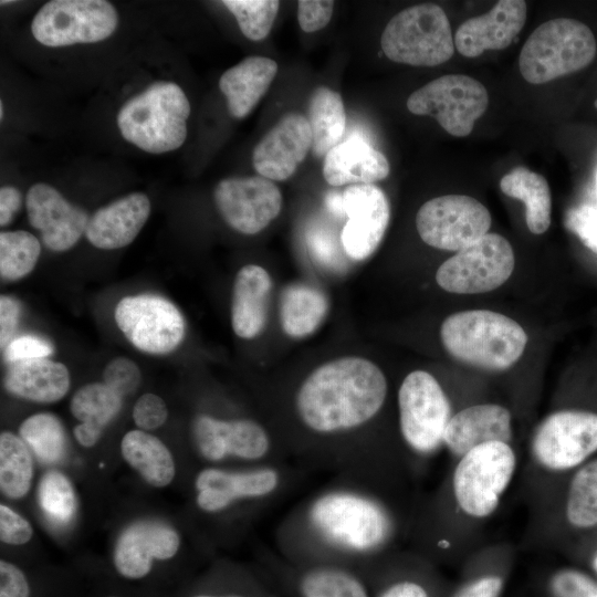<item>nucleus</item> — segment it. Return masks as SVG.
<instances>
[{"instance_id":"nucleus-1","label":"nucleus","mask_w":597,"mask_h":597,"mask_svg":"<svg viewBox=\"0 0 597 597\" xmlns=\"http://www.w3.org/2000/svg\"><path fill=\"white\" fill-rule=\"evenodd\" d=\"M341 476L301 502L279 526V548L289 562L355 569L390 542L391 515L365 486L363 472L343 471Z\"/></svg>"},{"instance_id":"nucleus-2","label":"nucleus","mask_w":597,"mask_h":597,"mask_svg":"<svg viewBox=\"0 0 597 597\" xmlns=\"http://www.w3.org/2000/svg\"><path fill=\"white\" fill-rule=\"evenodd\" d=\"M387 394L386 376L375 363L344 356L317 366L301 381L293 409L307 433L337 444L377 417Z\"/></svg>"},{"instance_id":"nucleus-3","label":"nucleus","mask_w":597,"mask_h":597,"mask_svg":"<svg viewBox=\"0 0 597 597\" xmlns=\"http://www.w3.org/2000/svg\"><path fill=\"white\" fill-rule=\"evenodd\" d=\"M440 337L457 360L492 371L512 367L527 344V335L517 322L489 310L449 315L441 324Z\"/></svg>"},{"instance_id":"nucleus-4","label":"nucleus","mask_w":597,"mask_h":597,"mask_svg":"<svg viewBox=\"0 0 597 597\" xmlns=\"http://www.w3.org/2000/svg\"><path fill=\"white\" fill-rule=\"evenodd\" d=\"M190 104L174 82H155L129 98L118 111L122 136L150 154L179 148L187 137Z\"/></svg>"},{"instance_id":"nucleus-5","label":"nucleus","mask_w":597,"mask_h":597,"mask_svg":"<svg viewBox=\"0 0 597 597\" xmlns=\"http://www.w3.org/2000/svg\"><path fill=\"white\" fill-rule=\"evenodd\" d=\"M596 51L594 33L585 23L566 18L548 20L521 49L520 72L528 83L543 84L586 67Z\"/></svg>"},{"instance_id":"nucleus-6","label":"nucleus","mask_w":597,"mask_h":597,"mask_svg":"<svg viewBox=\"0 0 597 597\" xmlns=\"http://www.w3.org/2000/svg\"><path fill=\"white\" fill-rule=\"evenodd\" d=\"M294 478L284 461L235 470L205 468L196 476V503L209 514L244 502L272 505L285 494Z\"/></svg>"},{"instance_id":"nucleus-7","label":"nucleus","mask_w":597,"mask_h":597,"mask_svg":"<svg viewBox=\"0 0 597 597\" xmlns=\"http://www.w3.org/2000/svg\"><path fill=\"white\" fill-rule=\"evenodd\" d=\"M380 45L390 61L413 66L442 64L455 49L449 19L433 3L416 4L394 15L383 31Z\"/></svg>"},{"instance_id":"nucleus-8","label":"nucleus","mask_w":597,"mask_h":597,"mask_svg":"<svg viewBox=\"0 0 597 597\" xmlns=\"http://www.w3.org/2000/svg\"><path fill=\"white\" fill-rule=\"evenodd\" d=\"M516 467L507 442L480 444L461 457L452 478L454 499L469 516L486 517L498 507Z\"/></svg>"},{"instance_id":"nucleus-9","label":"nucleus","mask_w":597,"mask_h":597,"mask_svg":"<svg viewBox=\"0 0 597 597\" xmlns=\"http://www.w3.org/2000/svg\"><path fill=\"white\" fill-rule=\"evenodd\" d=\"M397 404L399 429L407 447L419 455L437 451L452 417L438 380L426 370L409 373L398 389Z\"/></svg>"},{"instance_id":"nucleus-10","label":"nucleus","mask_w":597,"mask_h":597,"mask_svg":"<svg viewBox=\"0 0 597 597\" xmlns=\"http://www.w3.org/2000/svg\"><path fill=\"white\" fill-rule=\"evenodd\" d=\"M117 24V11L108 1L52 0L34 15L31 32L41 44L57 48L103 41Z\"/></svg>"},{"instance_id":"nucleus-11","label":"nucleus","mask_w":597,"mask_h":597,"mask_svg":"<svg viewBox=\"0 0 597 597\" xmlns=\"http://www.w3.org/2000/svg\"><path fill=\"white\" fill-rule=\"evenodd\" d=\"M489 96L484 85L464 74H447L418 88L407 100L416 115H428L455 137L468 136L486 111Z\"/></svg>"},{"instance_id":"nucleus-12","label":"nucleus","mask_w":597,"mask_h":597,"mask_svg":"<svg viewBox=\"0 0 597 597\" xmlns=\"http://www.w3.org/2000/svg\"><path fill=\"white\" fill-rule=\"evenodd\" d=\"M192 438L200 457L213 463L227 459L252 464L284 460L271 432L249 418L221 419L200 413L192 421Z\"/></svg>"},{"instance_id":"nucleus-13","label":"nucleus","mask_w":597,"mask_h":597,"mask_svg":"<svg viewBox=\"0 0 597 597\" xmlns=\"http://www.w3.org/2000/svg\"><path fill=\"white\" fill-rule=\"evenodd\" d=\"M514 264L511 243L499 233H486L446 260L436 273V281L450 293H485L505 283Z\"/></svg>"},{"instance_id":"nucleus-14","label":"nucleus","mask_w":597,"mask_h":597,"mask_svg":"<svg viewBox=\"0 0 597 597\" xmlns=\"http://www.w3.org/2000/svg\"><path fill=\"white\" fill-rule=\"evenodd\" d=\"M491 223L488 208L464 195L432 198L416 214V228L425 243L455 252L489 233Z\"/></svg>"},{"instance_id":"nucleus-15","label":"nucleus","mask_w":597,"mask_h":597,"mask_svg":"<svg viewBox=\"0 0 597 597\" xmlns=\"http://www.w3.org/2000/svg\"><path fill=\"white\" fill-rule=\"evenodd\" d=\"M114 317L125 337L147 354H168L180 345L185 336L180 311L159 295L125 296L118 302Z\"/></svg>"},{"instance_id":"nucleus-16","label":"nucleus","mask_w":597,"mask_h":597,"mask_svg":"<svg viewBox=\"0 0 597 597\" xmlns=\"http://www.w3.org/2000/svg\"><path fill=\"white\" fill-rule=\"evenodd\" d=\"M597 450V415L561 410L546 417L535 431L532 451L537 462L553 471L577 467Z\"/></svg>"},{"instance_id":"nucleus-17","label":"nucleus","mask_w":597,"mask_h":597,"mask_svg":"<svg viewBox=\"0 0 597 597\" xmlns=\"http://www.w3.org/2000/svg\"><path fill=\"white\" fill-rule=\"evenodd\" d=\"M213 199L222 219L242 234H256L282 210L279 187L262 176L230 177L218 182Z\"/></svg>"},{"instance_id":"nucleus-18","label":"nucleus","mask_w":597,"mask_h":597,"mask_svg":"<svg viewBox=\"0 0 597 597\" xmlns=\"http://www.w3.org/2000/svg\"><path fill=\"white\" fill-rule=\"evenodd\" d=\"M347 221L341 233L345 254L354 261L369 258L379 247L390 219L386 193L374 184L352 185L341 195Z\"/></svg>"},{"instance_id":"nucleus-19","label":"nucleus","mask_w":597,"mask_h":597,"mask_svg":"<svg viewBox=\"0 0 597 597\" xmlns=\"http://www.w3.org/2000/svg\"><path fill=\"white\" fill-rule=\"evenodd\" d=\"M30 224L41 232L46 248L63 252L74 247L85 233L90 217L69 202L50 185L34 184L25 197Z\"/></svg>"},{"instance_id":"nucleus-20","label":"nucleus","mask_w":597,"mask_h":597,"mask_svg":"<svg viewBox=\"0 0 597 597\" xmlns=\"http://www.w3.org/2000/svg\"><path fill=\"white\" fill-rule=\"evenodd\" d=\"M312 148L307 118L287 113L261 138L252 151L255 171L274 181L289 179Z\"/></svg>"},{"instance_id":"nucleus-21","label":"nucleus","mask_w":597,"mask_h":597,"mask_svg":"<svg viewBox=\"0 0 597 597\" xmlns=\"http://www.w3.org/2000/svg\"><path fill=\"white\" fill-rule=\"evenodd\" d=\"M179 546V534L168 524L137 521L121 533L114 549V566L126 579H142L151 572L154 561L172 558Z\"/></svg>"},{"instance_id":"nucleus-22","label":"nucleus","mask_w":597,"mask_h":597,"mask_svg":"<svg viewBox=\"0 0 597 597\" xmlns=\"http://www.w3.org/2000/svg\"><path fill=\"white\" fill-rule=\"evenodd\" d=\"M527 6L523 0H500L486 13L464 21L457 30L454 48L465 57L486 50L507 48L523 29Z\"/></svg>"},{"instance_id":"nucleus-23","label":"nucleus","mask_w":597,"mask_h":597,"mask_svg":"<svg viewBox=\"0 0 597 597\" xmlns=\"http://www.w3.org/2000/svg\"><path fill=\"white\" fill-rule=\"evenodd\" d=\"M150 213V201L143 192H132L96 210L90 217L85 237L103 250H115L130 244Z\"/></svg>"},{"instance_id":"nucleus-24","label":"nucleus","mask_w":597,"mask_h":597,"mask_svg":"<svg viewBox=\"0 0 597 597\" xmlns=\"http://www.w3.org/2000/svg\"><path fill=\"white\" fill-rule=\"evenodd\" d=\"M512 437L510 411L496 404L467 407L450 418L443 444L455 455L462 457L473 448L492 442H507Z\"/></svg>"},{"instance_id":"nucleus-25","label":"nucleus","mask_w":597,"mask_h":597,"mask_svg":"<svg viewBox=\"0 0 597 597\" xmlns=\"http://www.w3.org/2000/svg\"><path fill=\"white\" fill-rule=\"evenodd\" d=\"M272 277L258 264L242 266L234 279L231 303V326L243 339L259 336L268 322Z\"/></svg>"},{"instance_id":"nucleus-26","label":"nucleus","mask_w":597,"mask_h":597,"mask_svg":"<svg viewBox=\"0 0 597 597\" xmlns=\"http://www.w3.org/2000/svg\"><path fill=\"white\" fill-rule=\"evenodd\" d=\"M322 171L326 182L333 187L369 185L387 178L390 166L383 153L354 136L325 155Z\"/></svg>"},{"instance_id":"nucleus-27","label":"nucleus","mask_w":597,"mask_h":597,"mask_svg":"<svg viewBox=\"0 0 597 597\" xmlns=\"http://www.w3.org/2000/svg\"><path fill=\"white\" fill-rule=\"evenodd\" d=\"M296 597H370L359 572L334 563H292L286 572Z\"/></svg>"},{"instance_id":"nucleus-28","label":"nucleus","mask_w":597,"mask_h":597,"mask_svg":"<svg viewBox=\"0 0 597 597\" xmlns=\"http://www.w3.org/2000/svg\"><path fill=\"white\" fill-rule=\"evenodd\" d=\"M277 72L274 60L249 56L228 69L219 80V88L227 98L230 115L247 117L264 96Z\"/></svg>"},{"instance_id":"nucleus-29","label":"nucleus","mask_w":597,"mask_h":597,"mask_svg":"<svg viewBox=\"0 0 597 597\" xmlns=\"http://www.w3.org/2000/svg\"><path fill=\"white\" fill-rule=\"evenodd\" d=\"M3 384L15 397L35 402L61 400L70 388V373L65 365L39 358L8 365Z\"/></svg>"},{"instance_id":"nucleus-30","label":"nucleus","mask_w":597,"mask_h":597,"mask_svg":"<svg viewBox=\"0 0 597 597\" xmlns=\"http://www.w3.org/2000/svg\"><path fill=\"white\" fill-rule=\"evenodd\" d=\"M123 398L104 383L87 384L73 395L70 410L81 423L74 427L76 441L91 448L97 443L103 430L118 415Z\"/></svg>"},{"instance_id":"nucleus-31","label":"nucleus","mask_w":597,"mask_h":597,"mask_svg":"<svg viewBox=\"0 0 597 597\" xmlns=\"http://www.w3.org/2000/svg\"><path fill=\"white\" fill-rule=\"evenodd\" d=\"M328 307V300L320 289L302 282L291 283L281 294V327L292 338H304L321 326Z\"/></svg>"},{"instance_id":"nucleus-32","label":"nucleus","mask_w":597,"mask_h":597,"mask_svg":"<svg viewBox=\"0 0 597 597\" xmlns=\"http://www.w3.org/2000/svg\"><path fill=\"white\" fill-rule=\"evenodd\" d=\"M124 460L151 486L168 485L176 473L169 449L157 437L144 430H130L121 442Z\"/></svg>"},{"instance_id":"nucleus-33","label":"nucleus","mask_w":597,"mask_h":597,"mask_svg":"<svg viewBox=\"0 0 597 597\" xmlns=\"http://www.w3.org/2000/svg\"><path fill=\"white\" fill-rule=\"evenodd\" d=\"M501 191L525 205V220L528 230L542 234L551 226L552 198L547 180L526 167L519 166L502 177Z\"/></svg>"},{"instance_id":"nucleus-34","label":"nucleus","mask_w":597,"mask_h":597,"mask_svg":"<svg viewBox=\"0 0 597 597\" xmlns=\"http://www.w3.org/2000/svg\"><path fill=\"white\" fill-rule=\"evenodd\" d=\"M307 122L312 132V153L325 155L337 146L346 127V113L339 93L326 87L315 88L308 102Z\"/></svg>"},{"instance_id":"nucleus-35","label":"nucleus","mask_w":597,"mask_h":597,"mask_svg":"<svg viewBox=\"0 0 597 597\" xmlns=\"http://www.w3.org/2000/svg\"><path fill=\"white\" fill-rule=\"evenodd\" d=\"M33 478V460L30 448L17 434H0V489L10 499L25 496Z\"/></svg>"},{"instance_id":"nucleus-36","label":"nucleus","mask_w":597,"mask_h":597,"mask_svg":"<svg viewBox=\"0 0 597 597\" xmlns=\"http://www.w3.org/2000/svg\"><path fill=\"white\" fill-rule=\"evenodd\" d=\"M19 433L41 462L53 464L62 459L66 437L54 415L41 412L28 417L21 422Z\"/></svg>"},{"instance_id":"nucleus-37","label":"nucleus","mask_w":597,"mask_h":597,"mask_svg":"<svg viewBox=\"0 0 597 597\" xmlns=\"http://www.w3.org/2000/svg\"><path fill=\"white\" fill-rule=\"evenodd\" d=\"M566 516L576 527L597 525V459L574 474L566 501Z\"/></svg>"},{"instance_id":"nucleus-38","label":"nucleus","mask_w":597,"mask_h":597,"mask_svg":"<svg viewBox=\"0 0 597 597\" xmlns=\"http://www.w3.org/2000/svg\"><path fill=\"white\" fill-rule=\"evenodd\" d=\"M41 253L36 237L23 230L0 233V274L3 280L17 281L28 275Z\"/></svg>"},{"instance_id":"nucleus-39","label":"nucleus","mask_w":597,"mask_h":597,"mask_svg":"<svg viewBox=\"0 0 597 597\" xmlns=\"http://www.w3.org/2000/svg\"><path fill=\"white\" fill-rule=\"evenodd\" d=\"M221 3L234 15L243 35L252 41L268 36L280 8L276 0H224Z\"/></svg>"},{"instance_id":"nucleus-40","label":"nucleus","mask_w":597,"mask_h":597,"mask_svg":"<svg viewBox=\"0 0 597 597\" xmlns=\"http://www.w3.org/2000/svg\"><path fill=\"white\" fill-rule=\"evenodd\" d=\"M39 503L51 521L66 523L74 515L76 500L70 480L59 471H49L39 485Z\"/></svg>"},{"instance_id":"nucleus-41","label":"nucleus","mask_w":597,"mask_h":597,"mask_svg":"<svg viewBox=\"0 0 597 597\" xmlns=\"http://www.w3.org/2000/svg\"><path fill=\"white\" fill-rule=\"evenodd\" d=\"M140 381L139 367L127 357L113 358L103 370V383L122 398L133 395L138 389Z\"/></svg>"},{"instance_id":"nucleus-42","label":"nucleus","mask_w":597,"mask_h":597,"mask_svg":"<svg viewBox=\"0 0 597 597\" xmlns=\"http://www.w3.org/2000/svg\"><path fill=\"white\" fill-rule=\"evenodd\" d=\"M53 345L35 335H20L15 336L4 348L3 359L8 365L39 359L48 358L53 354Z\"/></svg>"},{"instance_id":"nucleus-43","label":"nucleus","mask_w":597,"mask_h":597,"mask_svg":"<svg viewBox=\"0 0 597 597\" xmlns=\"http://www.w3.org/2000/svg\"><path fill=\"white\" fill-rule=\"evenodd\" d=\"M555 597H597V584L575 569L557 572L551 582Z\"/></svg>"},{"instance_id":"nucleus-44","label":"nucleus","mask_w":597,"mask_h":597,"mask_svg":"<svg viewBox=\"0 0 597 597\" xmlns=\"http://www.w3.org/2000/svg\"><path fill=\"white\" fill-rule=\"evenodd\" d=\"M167 417L168 409L165 401L158 395L151 392L142 395L133 408L134 422L144 431L161 427Z\"/></svg>"},{"instance_id":"nucleus-45","label":"nucleus","mask_w":597,"mask_h":597,"mask_svg":"<svg viewBox=\"0 0 597 597\" xmlns=\"http://www.w3.org/2000/svg\"><path fill=\"white\" fill-rule=\"evenodd\" d=\"M566 226L588 249L597 253V207L583 205L572 209Z\"/></svg>"},{"instance_id":"nucleus-46","label":"nucleus","mask_w":597,"mask_h":597,"mask_svg":"<svg viewBox=\"0 0 597 597\" xmlns=\"http://www.w3.org/2000/svg\"><path fill=\"white\" fill-rule=\"evenodd\" d=\"M334 1L300 0L297 21L304 32L311 33L326 27L333 15Z\"/></svg>"},{"instance_id":"nucleus-47","label":"nucleus","mask_w":597,"mask_h":597,"mask_svg":"<svg viewBox=\"0 0 597 597\" xmlns=\"http://www.w3.org/2000/svg\"><path fill=\"white\" fill-rule=\"evenodd\" d=\"M33 534L28 520L9 506L0 505V540L9 545H23Z\"/></svg>"},{"instance_id":"nucleus-48","label":"nucleus","mask_w":597,"mask_h":597,"mask_svg":"<svg viewBox=\"0 0 597 597\" xmlns=\"http://www.w3.org/2000/svg\"><path fill=\"white\" fill-rule=\"evenodd\" d=\"M30 584L25 574L14 564L0 562V597H30Z\"/></svg>"},{"instance_id":"nucleus-49","label":"nucleus","mask_w":597,"mask_h":597,"mask_svg":"<svg viewBox=\"0 0 597 597\" xmlns=\"http://www.w3.org/2000/svg\"><path fill=\"white\" fill-rule=\"evenodd\" d=\"M21 305L18 300L0 297V345L3 349L14 337L20 325Z\"/></svg>"},{"instance_id":"nucleus-50","label":"nucleus","mask_w":597,"mask_h":597,"mask_svg":"<svg viewBox=\"0 0 597 597\" xmlns=\"http://www.w3.org/2000/svg\"><path fill=\"white\" fill-rule=\"evenodd\" d=\"M502 586L501 577L484 576L464 587L455 597H499Z\"/></svg>"},{"instance_id":"nucleus-51","label":"nucleus","mask_w":597,"mask_h":597,"mask_svg":"<svg viewBox=\"0 0 597 597\" xmlns=\"http://www.w3.org/2000/svg\"><path fill=\"white\" fill-rule=\"evenodd\" d=\"M22 205V195L13 186H3L0 189V226H8L20 210Z\"/></svg>"},{"instance_id":"nucleus-52","label":"nucleus","mask_w":597,"mask_h":597,"mask_svg":"<svg viewBox=\"0 0 597 597\" xmlns=\"http://www.w3.org/2000/svg\"><path fill=\"white\" fill-rule=\"evenodd\" d=\"M376 597H431L427 589L413 580H398L380 590Z\"/></svg>"},{"instance_id":"nucleus-53","label":"nucleus","mask_w":597,"mask_h":597,"mask_svg":"<svg viewBox=\"0 0 597 597\" xmlns=\"http://www.w3.org/2000/svg\"><path fill=\"white\" fill-rule=\"evenodd\" d=\"M191 597H249L243 594L230 593V594H197Z\"/></svg>"},{"instance_id":"nucleus-54","label":"nucleus","mask_w":597,"mask_h":597,"mask_svg":"<svg viewBox=\"0 0 597 597\" xmlns=\"http://www.w3.org/2000/svg\"><path fill=\"white\" fill-rule=\"evenodd\" d=\"M594 177H595V186H596V192H597V156H596L595 165H594Z\"/></svg>"},{"instance_id":"nucleus-55","label":"nucleus","mask_w":597,"mask_h":597,"mask_svg":"<svg viewBox=\"0 0 597 597\" xmlns=\"http://www.w3.org/2000/svg\"><path fill=\"white\" fill-rule=\"evenodd\" d=\"M0 118L1 119L3 118V103H2V101L0 102Z\"/></svg>"},{"instance_id":"nucleus-56","label":"nucleus","mask_w":597,"mask_h":597,"mask_svg":"<svg viewBox=\"0 0 597 597\" xmlns=\"http://www.w3.org/2000/svg\"><path fill=\"white\" fill-rule=\"evenodd\" d=\"M594 567H595V569L597 570V555H596V557H595V559H594Z\"/></svg>"},{"instance_id":"nucleus-57","label":"nucleus","mask_w":597,"mask_h":597,"mask_svg":"<svg viewBox=\"0 0 597 597\" xmlns=\"http://www.w3.org/2000/svg\"><path fill=\"white\" fill-rule=\"evenodd\" d=\"M594 105H595V107L597 108V100L595 101Z\"/></svg>"},{"instance_id":"nucleus-58","label":"nucleus","mask_w":597,"mask_h":597,"mask_svg":"<svg viewBox=\"0 0 597 597\" xmlns=\"http://www.w3.org/2000/svg\"><path fill=\"white\" fill-rule=\"evenodd\" d=\"M108 597H117V596H108Z\"/></svg>"}]
</instances>
